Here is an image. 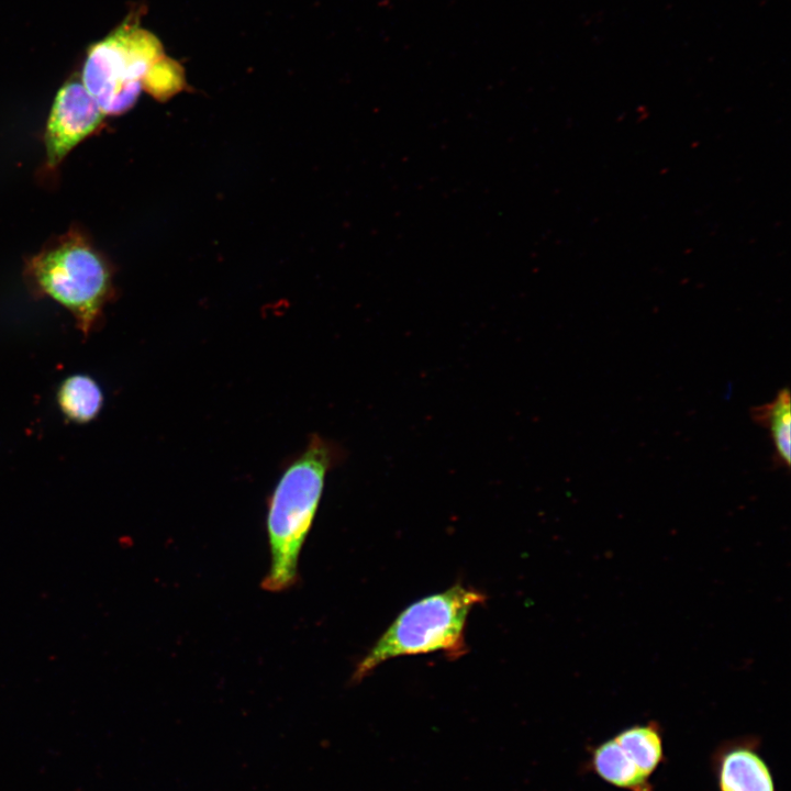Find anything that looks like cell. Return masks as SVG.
Wrapping results in <instances>:
<instances>
[{
    "instance_id": "obj_1",
    "label": "cell",
    "mask_w": 791,
    "mask_h": 791,
    "mask_svg": "<svg viewBox=\"0 0 791 791\" xmlns=\"http://www.w3.org/2000/svg\"><path fill=\"white\" fill-rule=\"evenodd\" d=\"M342 458L339 446L313 434L282 472L268 504L270 566L263 589L281 592L296 583L301 549L317 512L326 475Z\"/></svg>"
},
{
    "instance_id": "obj_2",
    "label": "cell",
    "mask_w": 791,
    "mask_h": 791,
    "mask_svg": "<svg viewBox=\"0 0 791 791\" xmlns=\"http://www.w3.org/2000/svg\"><path fill=\"white\" fill-rule=\"evenodd\" d=\"M180 79L153 34L124 24L89 48L80 80L102 113L114 115L129 110L142 89L160 93Z\"/></svg>"
},
{
    "instance_id": "obj_3",
    "label": "cell",
    "mask_w": 791,
    "mask_h": 791,
    "mask_svg": "<svg viewBox=\"0 0 791 791\" xmlns=\"http://www.w3.org/2000/svg\"><path fill=\"white\" fill-rule=\"evenodd\" d=\"M481 591L455 583L405 608L357 664L360 681L381 664L401 656L443 653L458 659L467 651L466 624L476 605L486 601Z\"/></svg>"
},
{
    "instance_id": "obj_4",
    "label": "cell",
    "mask_w": 791,
    "mask_h": 791,
    "mask_svg": "<svg viewBox=\"0 0 791 791\" xmlns=\"http://www.w3.org/2000/svg\"><path fill=\"white\" fill-rule=\"evenodd\" d=\"M25 275L34 294L63 305L85 336L99 328L113 294L112 274L81 233L69 231L44 247L27 261Z\"/></svg>"
},
{
    "instance_id": "obj_5",
    "label": "cell",
    "mask_w": 791,
    "mask_h": 791,
    "mask_svg": "<svg viewBox=\"0 0 791 791\" xmlns=\"http://www.w3.org/2000/svg\"><path fill=\"white\" fill-rule=\"evenodd\" d=\"M104 116L80 79L67 80L55 97L45 129L47 166L57 167L76 145L99 129Z\"/></svg>"
},
{
    "instance_id": "obj_6",
    "label": "cell",
    "mask_w": 791,
    "mask_h": 791,
    "mask_svg": "<svg viewBox=\"0 0 791 791\" xmlns=\"http://www.w3.org/2000/svg\"><path fill=\"white\" fill-rule=\"evenodd\" d=\"M720 784L722 791H775L767 765L746 748L734 749L723 758Z\"/></svg>"
},
{
    "instance_id": "obj_7",
    "label": "cell",
    "mask_w": 791,
    "mask_h": 791,
    "mask_svg": "<svg viewBox=\"0 0 791 791\" xmlns=\"http://www.w3.org/2000/svg\"><path fill=\"white\" fill-rule=\"evenodd\" d=\"M56 399L62 413L74 423L92 421L103 405L99 385L86 375L66 378L57 390Z\"/></svg>"
},
{
    "instance_id": "obj_8",
    "label": "cell",
    "mask_w": 791,
    "mask_h": 791,
    "mask_svg": "<svg viewBox=\"0 0 791 791\" xmlns=\"http://www.w3.org/2000/svg\"><path fill=\"white\" fill-rule=\"evenodd\" d=\"M754 420L768 428L776 454L784 467L791 460V402L788 389H781L769 403L754 409Z\"/></svg>"
},
{
    "instance_id": "obj_9",
    "label": "cell",
    "mask_w": 791,
    "mask_h": 791,
    "mask_svg": "<svg viewBox=\"0 0 791 791\" xmlns=\"http://www.w3.org/2000/svg\"><path fill=\"white\" fill-rule=\"evenodd\" d=\"M593 766L604 780L622 788L640 787L647 779L614 738L595 749Z\"/></svg>"
},
{
    "instance_id": "obj_10",
    "label": "cell",
    "mask_w": 791,
    "mask_h": 791,
    "mask_svg": "<svg viewBox=\"0 0 791 791\" xmlns=\"http://www.w3.org/2000/svg\"><path fill=\"white\" fill-rule=\"evenodd\" d=\"M614 739L644 777L647 778L658 766L662 756L661 739L650 725L631 727Z\"/></svg>"
}]
</instances>
